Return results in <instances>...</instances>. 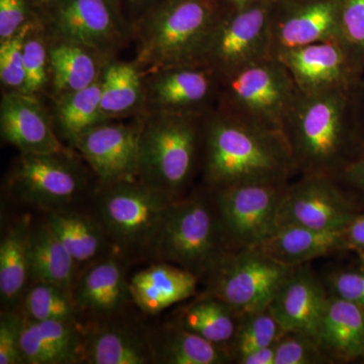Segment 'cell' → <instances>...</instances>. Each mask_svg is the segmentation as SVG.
Listing matches in <instances>:
<instances>
[{
  "label": "cell",
  "mask_w": 364,
  "mask_h": 364,
  "mask_svg": "<svg viewBox=\"0 0 364 364\" xmlns=\"http://www.w3.org/2000/svg\"><path fill=\"white\" fill-rule=\"evenodd\" d=\"M205 177L213 191L251 183H289L298 173L282 131L221 109L203 122Z\"/></svg>",
  "instance_id": "cell-1"
},
{
  "label": "cell",
  "mask_w": 364,
  "mask_h": 364,
  "mask_svg": "<svg viewBox=\"0 0 364 364\" xmlns=\"http://www.w3.org/2000/svg\"><path fill=\"white\" fill-rule=\"evenodd\" d=\"M360 86L299 91L282 124L298 173L337 177L358 156L354 147L363 143L358 119Z\"/></svg>",
  "instance_id": "cell-2"
},
{
  "label": "cell",
  "mask_w": 364,
  "mask_h": 364,
  "mask_svg": "<svg viewBox=\"0 0 364 364\" xmlns=\"http://www.w3.org/2000/svg\"><path fill=\"white\" fill-rule=\"evenodd\" d=\"M221 14L217 0H164L144 23L136 66L153 74L200 63Z\"/></svg>",
  "instance_id": "cell-3"
},
{
  "label": "cell",
  "mask_w": 364,
  "mask_h": 364,
  "mask_svg": "<svg viewBox=\"0 0 364 364\" xmlns=\"http://www.w3.org/2000/svg\"><path fill=\"white\" fill-rule=\"evenodd\" d=\"M202 114L158 111L140 127L139 179L178 200L191 181L198 144L203 139Z\"/></svg>",
  "instance_id": "cell-4"
},
{
  "label": "cell",
  "mask_w": 364,
  "mask_h": 364,
  "mask_svg": "<svg viewBox=\"0 0 364 364\" xmlns=\"http://www.w3.org/2000/svg\"><path fill=\"white\" fill-rule=\"evenodd\" d=\"M174 200L140 179L102 184L95 218L117 255H124V259L153 256Z\"/></svg>",
  "instance_id": "cell-5"
},
{
  "label": "cell",
  "mask_w": 364,
  "mask_h": 364,
  "mask_svg": "<svg viewBox=\"0 0 364 364\" xmlns=\"http://www.w3.org/2000/svg\"><path fill=\"white\" fill-rule=\"evenodd\" d=\"M227 252L214 200L193 196L172 203L152 257L184 268L200 279Z\"/></svg>",
  "instance_id": "cell-6"
},
{
  "label": "cell",
  "mask_w": 364,
  "mask_h": 364,
  "mask_svg": "<svg viewBox=\"0 0 364 364\" xmlns=\"http://www.w3.org/2000/svg\"><path fill=\"white\" fill-rule=\"evenodd\" d=\"M298 93L286 66L277 57L270 56L219 77L218 109L282 131Z\"/></svg>",
  "instance_id": "cell-7"
},
{
  "label": "cell",
  "mask_w": 364,
  "mask_h": 364,
  "mask_svg": "<svg viewBox=\"0 0 364 364\" xmlns=\"http://www.w3.org/2000/svg\"><path fill=\"white\" fill-rule=\"evenodd\" d=\"M294 269L257 248L227 252L205 277V294L221 299L240 317L259 312L269 308Z\"/></svg>",
  "instance_id": "cell-8"
},
{
  "label": "cell",
  "mask_w": 364,
  "mask_h": 364,
  "mask_svg": "<svg viewBox=\"0 0 364 364\" xmlns=\"http://www.w3.org/2000/svg\"><path fill=\"white\" fill-rule=\"evenodd\" d=\"M85 169L72 151L25 154L14 162L9 184L14 196L46 213L70 210L86 189Z\"/></svg>",
  "instance_id": "cell-9"
},
{
  "label": "cell",
  "mask_w": 364,
  "mask_h": 364,
  "mask_svg": "<svg viewBox=\"0 0 364 364\" xmlns=\"http://www.w3.org/2000/svg\"><path fill=\"white\" fill-rule=\"evenodd\" d=\"M287 184H240L214 191L213 200L229 252L256 248L274 231Z\"/></svg>",
  "instance_id": "cell-10"
},
{
  "label": "cell",
  "mask_w": 364,
  "mask_h": 364,
  "mask_svg": "<svg viewBox=\"0 0 364 364\" xmlns=\"http://www.w3.org/2000/svg\"><path fill=\"white\" fill-rule=\"evenodd\" d=\"M272 1H260L222 14L203 51L200 63L219 77L273 56L270 33Z\"/></svg>",
  "instance_id": "cell-11"
},
{
  "label": "cell",
  "mask_w": 364,
  "mask_h": 364,
  "mask_svg": "<svg viewBox=\"0 0 364 364\" xmlns=\"http://www.w3.org/2000/svg\"><path fill=\"white\" fill-rule=\"evenodd\" d=\"M356 215L341 189L336 177L301 176L287 184L279 212L277 226L296 225L321 231L346 229Z\"/></svg>",
  "instance_id": "cell-12"
},
{
  "label": "cell",
  "mask_w": 364,
  "mask_h": 364,
  "mask_svg": "<svg viewBox=\"0 0 364 364\" xmlns=\"http://www.w3.org/2000/svg\"><path fill=\"white\" fill-rule=\"evenodd\" d=\"M301 92L351 90L364 82V68L339 40L323 41L275 55Z\"/></svg>",
  "instance_id": "cell-13"
},
{
  "label": "cell",
  "mask_w": 364,
  "mask_h": 364,
  "mask_svg": "<svg viewBox=\"0 0 364 364\" xmlns=\"http://www.w3.org/2000/svg\"><path fill=\"white\" fill-rule=\"evenodd\" d=\"M340 0H273V56L303 46L339 40Z\"/></svg>",
  "instance_id": "cell-14"
},
{
  "label": "cell",
  "mask_w": 364,
  "mask_h": 364,
  "mask_svg": "<svg viewBox=\"0 0 364 364\" xmlns=\"http://www.w3.org/2000/svg\"><path fill=\"white\" fill-rule=\"evenodd\" d=\"M140 127L105 122L79 136L74 147L102 184L139 179Z\"/></svg>",
  "instance_id": "cell-15"
},
{
  "label": "cell",
  "mask_w": 364,
  "mask_h": 364,
  "mask_svg": "<svg viewBox=\"0 0 364 364\" xmlns=\"http://www.w3.org/2000/svg\"><path fill=\"white\" fill-rule=\"evenodd\" d=\"M123 259L109 253L79 273L72 294L81 318L102 322L117 318L126 310L132 298Z\"/></svg>",
  "instance_id": "cell-16"
},
{
  "label": "cell",
  "mask_w": 364,
  "mask_h": 364,
  "mask_svg": "<svg viewBox=\"0 0 364 364\" xmlns=\"http://www.w3.org/2000/svg\"><path fill=\"white\" fill-rule=\"evenodd\" d=\"M53 23L59 39L104 53L123 40L124 31L112 0H61Z\"/></svg>",
  "instance_id": "cell-17"
},
{
  "label": "cell",
  "mask_w": 364,
  "mask_h": 364,
  "mask_svg": "<svg viewBox=\"0 0 364 364\" xmlns=\"http://www.w3.org/2000/svg\"><path fill=\"white\" fill-rule=\"evenodd\" d=\"M153 75L147 95L158 111L203 114L210 100H218L219 76L205 64L170 67Z\"/></svg>",
  "instance_id": "cell-18"
},
{
  "label": "cell",
  "mask_w": 364,
  "mask_h": 364,
  "mask_svg": "<svg viewBox=\"0 0 364 364\" xmlns=\"http://www.w3.org/2000/svg\"><path fill=\"white\" fill-rule=\"evenodd\" d=\"M0 131L6 142L25 154L70 152L53 129L37 97L9 92L0 105Z\"/></svg>",
  "instance_id": "cell-19"
},
{
  "label": "cell",
  "mask_w": 364,
  "mask_h": 364,
  "mask_svg": "<svg viewBox=\"0 0 364 364\" xmlns=\"http://www.w3.org/2000/svg\"><path fill=\"white\" fill-rule=\"evenodd\" d=\"M327 299L324 287L310 268L299 265L280 287L269 310L284 331L317 340Z\"/></svg>",
  "instance_id": "cell-20"
},
{
  "label": "cell",
  "mask_w": 364,
  "mask_h": 364,
  "mask_svg": "<svg viewBox=\"0 0 364 364\" xmlns=\"http://www.w3.org/2000/svg\"><path fill=\"white\" fill-rule=\"evenodd\" d=\"M80 363H154L150 335L116 322V318L91 323L83 332Z\"/></svg>",
  "instance_id": "cell-21"
},
{
  "label": "cell",
  "mask_w": 364,
  "mask_h": 364,
  "mask_svg": "<svg viewBox=\"0 0 364 364\" xmlns=\"http://www.w3.org/2000/svg\"><path fill=\"white\" fill-rule=\"evenodd\" d=\"M23 318L21 352L23 363H80L85 332L81 322Z\"/></svg>",
  "instance_id": "cell-22"
},
{
  "label": "cell",
  "mask_w": 364,
  "mask_h": 364,
  "mask_svg": "<svg viewBox=\"0 0 364 364\" xmlns=\"http://www.w3.org/2000/svg\"><path fill=\"white\" fill-rule=\"evenodd\" d=\"M198 279L184 268L158 261L129 279L132 301L143 313L158 315L195 296Z\"/></svg>",
  "instance_id": "cell-23"
},
{
  "label": "cell",
  "mask_w": 364,
  "mask_h": 364,
  "mask_svg": "<svg viewBox=\"0 0 364 364\" xmlns=\"http://www.w3.org/2000/svg\"><path fill=\"white\" fill-rule=\"evenodd\" d=\"M256 248L277 262L296 267L348 246L345 229L321 231L296 225H284L275 228Z\"/></svg>",
  "instance_id": "cell-24"
},
{
  "label": "cell",
  "mask_w": 364,
  "mask_h": 364,
  "mask_svg": "<svg viewBox=\"0 0 364 364\" xmlns=\"http://www.w3.org/2000/svg\"><path fill=\"white\" fill-rule=\"evenodd\" d=\"M317 340L331 358H355L364 352V309L338 296H328Z\"/></svg>",
  "instance_id": "cell-25"
},
{
  "label": "cell",
  "mask_w": 364,
  "mask_h": 364,
  "mask_svg": "<svg viewBox=\"0 0 364 364\" xmlns=\"http://www.w3.org/2000/svg\"><path fill=\"white\" fill-rule=\"evenodd\" d=\"M46 221L73 258L79 269L107 255L112 249L109 237L97 218L74 208L46 213Z\"/></svg>",
  "instance_id": "cell-26"
},
{
  "label": "cell",
  "mask_w": 364,
  "mask_h": 364,
  "mask_svg": "<svg viewBox=\"0 0 364 364\" xmlns=\"http://www.w3.org/2000/svg\"><path fill=\"white\" fill-rule=\"evenodd\" d=\"M30 219L6 228L0 241V296L6 310H16L28 291L31 279Z\"/></svg>",
  "instance_id": "cell-27"
},
{
  "label": "cell",
  "mask_w": 364,
  "mask_h": 364,
  "mask_svg": "<svg viewBox=\"0 0 364 364\" xmlns=\"http://www.w3.org/2000/svg\"><path fill=\"white\" fill-rule=\"evenodd\" d=\"M149 335L154 363L222 364L231 360L225 347L208 341L177 322Z\"/></svg>",
  "instance_id": "cell-28"
},
{
  "label": "cell",
  "mask_w": 364,
  "mask_h": 364,
  "mask_svg": "<svg viewBox=\"0 0 364 364\" xmlns=\"http://www.w3.org/2000/svg\"><path fill=\"white\" fill-rule=\"evenodd\" d=\"M30 264L32 282H49L73 289L78 268L46 219L31 225Z\"/></svg>",
  "instance_id": "cell-29"
},
{
  "label": "cell",
  "mask_w": 364,
  "mask_h": 364,
  "mask_svg": "<svg viewBox=\"0 0 364 364\" xmlns=\"http://www.w3.org/2000/svg\"><path fill=\"white\" fill-rule=\"evenodd\" d=\"M97 53L63 39L49 46L50 73L57 97L85 90L100 80L102 71Z\"/></svg>",
  "instance_id": "cell-30"
},
{
  "label": "cell",
  "mask_w": 364,
  "mask_h": 364,
  "mask_svg": "<svg viewBox=\"0 0 364 364\" xmlns=\"http://www.w3.org/2000/svg\"><path fill=\"white\" fill-rule=\"evenodd\" d=\"M240 316L221 299L203 294L184 306L176 321L182 327L229 351Z\"/></svg>",
  "instance_id": "cell-31"
},
{
  "label": "cell",
  "mask_w": 364,
  "mask_h": 364,
  "mask_svg": "<svg viewBox=\"0 0 364 364\" xmlns=\"http://www.w3.org/2000/svg\"><path fill=\"white\" fill-rule=\"evenodd\" d=\"M109 121L102 109L100 79L90 87L58 97L56 124L61 135L73 146L85 132Z\"/></svg>",
  "instance_id": "cell-32"
},
{
  "label": "cell",
  "mask_w": 364,
  "mask_h": 364,
  "mask_svg": "<svg viewBox=\"0 0 364 364\" xmlns=\"http://www.w3.org/2000/svg\"><path fill=\"white\" fill-rule=\"evenodd\" d=\"M100 85L102 109L107 119L129 114L142 104V71L136 63H109L102 70Z\"/></svg>",
  "instance_id": "cell-33"
},
{
  "label": "cell",
  "mask_w": 364,
  "mask_h": 364,
  "mask_svg": "<svg viewBox=\"0 0 364 364\" xmlns=\"http://www.w3.org/2000/svg\"><path fill=\"white\" fill-rule=\"evenodd\" d=\"M21 304L20 312L28 320L81 322L72 291L57 284L32 282Z\"/></svg>",
  "instance_id": "cell-34"
},
{
  "label": "cell",
  "mask_w": 364,
  "mask_h": 364,
  "mask_svg": "<svg viewBox=\"0 0 364 364\" xmlns=\"http://www.w3.org/2000/svg\"><path fill=\"white\" fill-rule=\"evenodd\" d=\"M284 333L269 308L242 316L229 345L230 356L237 363L250 352L277 343Z\"/></svg>",
  "instance_id": "cell-35"
},
{
  "label": "cell",
  "mask_w": 364,
  "mask_h": 364,
  "mask_svg": "<svg viewBox=\"0 0 364 364\" xmlns=\"http://www.w3.org/2000/svg\"><path fill=\"white\" fill-rule=\"evenodd\" d=\"M23 67L26 83L23 92L36 97L47 85L50 73L49 47L33 23L23 45Z\"/></svg>",
  "instance_id": "cell-36"
},
{
  "label": "cell",
  "mask_w": 364,
  "mask_h": 364,
  "mask_svg": "<svg viewBox=\"0 0 364 364\" xmlns=\"http://www.w3.org/2000/svg\"><path fill=\"white\" fill-rule=\"evenodd\" d=\"M33 23V21H28L20 32L0 42V79L2 85L13 92H23L25 88L23 45Z\"/></svg>",
  "instance_id": "cell-37"
},
{
  "label": "cell",
  "mask_w": 364,
  "mask_h": 364,
  "mask_svg": "<svg viewBox=\"0 0 364 364\" xmlns=\"http://www.w3.org/2000/svg\"><path fill=\"white\" fill-rule=\"evenodd\" d=\"M329 356L313 337L286 332L275 343V364H316L328 363Z\"/></svg>",
  "instance_id": "cell-38"
},
{
  "label": "cell",
  "mask_w": 364,
  "mask_h": 364,
  "mask_svg": "<svg viewBox=\"0 0 364 364\" xmlns=\"http://www.w3.org/2000/svg\"><path fill=\"white\" fill-rule=\"evenodd\" d=\"M339 41L364 68V0H340Z\"/></svg>",
  "instance_id": "cell-39"
},
{
  "label": "cell",
  "mask_w": 364,
  "mask_h": 364,
  "mask_svg": "<svg viewBox=\"0 0 364 364\" xmlns=\"http://www.w3.org/2000/svg\"><path fill=\"white\" fill-rule=\"evenodd\" d=\"M23 315L6 310L0 316V364H23L21 336Z\"/></svg>",
  "instance_id": "cell-40"
},
{
  "label": "cell",
  "mask_w": 364,
  "mask_h": 364,
  "mask_svg": "<svg viewBox=\"0 0 364 364\" xmlns=\"http://www.w3.org/2000/svg\"><path fill=\"white\" fill-rule=\"evenodd\" d=\"M332 296H338L364 309V272H336L328 277Z\"/></svg>",
  "instance_id": "cell-41"
},
{
  "label": "cell",
  "mask_w": 364,
  "mask_h": 364,
  "mask_svg": "<svg viewBox=\"0 0 364 364\" xmlns=\"http://www.w3.org/2000/svg\"><path fill=\"white\" fill-rule=\"evenodd\" d=\"M28 21L26 0H0V42L20 32Z\"/></svg>",
  "instance_id": "cell-42"
},
{
  "label": "cell",
  "mask_w": 364,
  "mask_h": 364,
  "mask_svg": "<svg viewBox=\"0 0 364 364\" xmlns=\"http://www.w3.org/2000/svg\"><path fill=\"white\" fill-rule=\"evenodd\" d=\"M336 178L364 191V153L351 160Z\"/></svg>",
  "instance_id": "cell-43"
},
{
  "label": "cell",
  "mask_w": 364,
  "mask_h": 364,
  "mask_svg": "<svg viewBox=\"0 0 364 364\" xmlns=\"http://www.w3.org/2000/svg\"><path fill=\"white\" fill-rule=\"evenodd\" d=\"M348 248L364 250V215L354 218L345 229Z\"/></svg>",
  "instance_id": "cell-44"
},
{
  "label": "cell",
  "mask_w": 364,
  "mask_h": 364,
  "mask_svg": "<svg viewBox=\"0 0 364 364\" xmlns=\"http://www.w3.org/2000/svg\"><path fill=\"white\" fill-rule=\"evenodd\" d=\"M240 364H275V344L257 349L239 359Z\"/></svg>",
  "instance_id": "cell-45"
},
{
  "label": "cell",
  "mask_w": 364,
  "mask_h": 364,
  "mask_svg": "<svg viewBox=\"0 0 364 364\" xmlns=\"http://www.w3.org/2000/svg\"><path fill=\"white\" fill-rule=\"evenodd\" d=\"M358 130L361 141L364 142V82L358 90Z\"/></svg>",
  "instance_id": "cell-46"
},
{
  "label": "cell",
  "mask_w": 364,
  "mask_h": 364,
  "mask_svg": "<svg viewBox=\"0 0 364 364\" xmlns=\"http://www.w3.org/2000/svg\"><path fill=\"white\" fill-rule=\"evenodd\" d=\"M227 1L230 6L233 7V9H242V7L251 6V4H256V2L273 1V0H227Z\"/></svg>",
  "instance_id": "cell-47"
},
{
  "label": "cell",
  "mask_w": 364,
  "mask_h": 364,
  "mask_svg": "<svg viewBox=\"0 0 364 364\" xmlns=\"http://www.w3.org/2000/svg\"><path fill=\"white\" fill-rule=\"evenodd\" d=\"M40 1L45 2V4H55V2L58 4L61 0H40Z\"/></svg>",
  "instance_id": "cell-48"
},
{
  "label": "cell",
  "mask_w": 364,
  "mask_h": 364,
  "mask_svg": "<svg viewBox=\"0 0 364 364\" xmlns=\"http://www.w3.org/2000/svg\"><path fill=\"white\" fill-rule=\"evenodd\" d=\"M360 255H361V259H363V263H364V250L361 251Z\"/></svg>",
  "instance_id": "cell-49"
},
{
  "label": "cell",
  "mask_w": 364,
  "mask_h": 364,
  "mask_svg": "<svg viewBox=\"0 0 364 364\" xmlns=\"http://www.w3.org/2000/svg\"><path fill=\"white\" fill-rule=\"evenodd\" d=\"M133 2H141L143 1V0H132Z\"/></svg>",
  "instance_id": "cell-50"
}]
</instances>
